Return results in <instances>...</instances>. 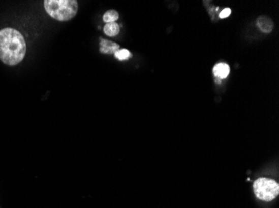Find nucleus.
<instances>
[{"label": "nucleus", "instance_id": "1", "mask_svg": "<svg viewBox=\"0 0 279 208\" xmlns=\"http://www.w3.org/2000/svg\"><path fill=\"white\" fill-rule=\"evenodd\" d=\"M27 50L22 33L11 28L0 30V60L9 66H15L24 59Z\"/></svg>", "mask_w": 279, "mask_h": 208}, {"label": "nucleus", "instance_id": "2", "mask_svg": "<svg viewBox=\"0 0 279 208\" xmlns=\"http://www.w3.org/2000/svg\"><path fill=\"white\" fill-rule=\"evenodd\" d=\"M45 11L58 21H69L77 14L79 5L76 0H45Z\"/></svg>", "mask_w": 279, "mask_h": 208}, {"label": "nucleus", "instance_id": "3", "mask_svg": "<svg viewBox=\"0 0 279 208\" xmlns=\"http://www.w3.org/2000/svg\"><path fill=\"white\" fill-rule=\"evenodd\" d=\"M256 196L263 201H270L277 197L279 193V185L269 178H258L254 183Z\"/></svg>", "mask_w": 279, "mask_h": 208}, {"label": "nucleus", "instance_id": "4", "mask_svg": "<svg viewBox=\"0 0 279 208\" xmlns=\"http://www.w3.org/2000/svg\"><path fill=\"white\" fill-rule=\"evenodd\" d=\"M100 45H101L100 52L101 54H115V52L120 49V46L117 44L109 40L103 39V38H101Z\"/></svg>", "mask_w": 279, "mask_h": 208}, {"label": "nucleus", "instance_id": "5", "mask_svg": "<svg viewBox=\"0 0 279 208\" xmlns=\"http://www.w3.org/2000/svg\"><path fill=\"white\" fill-rule=\"evenodd\" d=\"M257 26L263 33H269L273 29V23L272 19L267 16H260L257 19Z\"/></svg>", "mask_w": 279, "mask_h": 208}, {"label": "nucleus", "instance_id": "6", "mask_svg": "<svg viewBox=\"0 0 279 208\" xmlns=\"http://www.w3.org/2000/svg\"><path fill=\"white\" fill-rule=\"evenodd\" d=\"M230 73V68L227 63H218L213 68V74L219 79L227 78Z\"/></svg>", "mask_w": 279, "mask_h": 208}, {"label": "nucleus", "instance_id": "7", "mask_svg": "<svg viewBox=\"0 0 279 208\" xmlns=\"http://www.w3.org/2000/svg\"><path fill=\"white\" fill-rule=\"evenodd\" d=\"M120 26L117 23H109L104 27V33L109 37H115L120 33Z\"/></svg>", "mask_w": 279, "mask_h": 208}, {"label": "nucleus", "instance_id": "8", "mask_svg": "<svg viewBox=\"0 0 279 208\" xmlns=\"http://www.w3.org/2000/svg\"><path fill=\"white\" fill-rule=\"evenodd\" d=\"M119 19V14L115 10H109L104 14L103 20L106 24L114 23Z\"/></svg>", "mask_w": 279, "mask_h": 208}, {"label": "nucleus", "instance_id": "9", "mask_svg": "<svg viewBox=\"0 0 279 208\" xmlns=\"http://www.w3.org/2000/svg\"><path fill=\"white\" fill-rule=\"evenodd\" d=\"M114 55H115L116 59H119L120 61H124V60H127V59H129L130 58H132L131 52L126 49H119V50L115 52Z\"/></svg>", "mask_w": 279, "mask_h": 208}, {"label": "nucleus", "instance_id": "10", "mask_svg": "<svg viewBox=\"0 0 279 208\" xmlns=\"http://www.w3.org/2000/svg\"><path fill=\"white\" fill-rule=\"evenodd\" d=\"M231 13H232V11H231L230 9H229V8H226V9H224V10L220 13L219 17H220V19H225V18H228V16H230Z\"/></svg>", "mask_w": 279, "mask_h": 208}, {"label": "nucleus", "instance_id": "11", "mask_svg": "<svg viewBox=\"0 0 279 208\" xmlns=\"http://www.w3.org/2000/svg\"><path fill=\"white\" fill-rule=\"evenodd\" d=\"M216 84H220L221 79H219V78H218V79L216 80Z\"/></svg>", "mask_w": 279, "mask_h": 208}]
</instances>
